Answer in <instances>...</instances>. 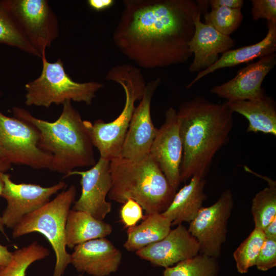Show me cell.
Listing matches in <instances>:
<instances>
[{
	"label": "cell",
	"mask_w": 276,
	"mask_h": 276,
	"mask_svg": "<svg viewBox=\"0 0 276 276\" xmlns=\"http://www.w3.org/2000/svg\"><path fill=\"white\" fill-rule=\"evenodd\" d=\"M113 33L120 51L139 66L163 67L184 63L192 55L188 43L194 19L207 11L209 1L130 0Z\"/></svg>",
	"instance_id": "obj_1"
},
{
	"label": "cell",
	"mask_w": 276,
	"mask_h": 276,
	"mask_svg": "<svg viewBox=\"0 0 276 276\" xmlns=\"http://www.w3.org/2000/svg\"><path fill=\"white\" fill-rule=\"evenodd\" d=\"M233 112L226 101L213 103L196 96L181 103L177 111L182 144L180 182L205 177L214 157L229 140Z\"/></svg>",
	"instance_id": "obj_2"
},
{
	"label": "cell",
	"mask_w": 276,
	"mask_h": 276,
	"mask_svg": "<svg viewBox=\"0 0 276 276\" xmlns=\"http://www.w3.org/2000/svg\"><path fill=\"white\" fill-rule=\"evenodd\" d=\"M59 118L51 122L37 118L27 110L13 108L14 117L31 124L38 131L40 149L52 156L50 170L66 176L78 167L96 163L94 146L79 112L72 101L63 104Z\"/></svg>",
	"instance_id": "obj_3"
},
{
	"label": "cell",
	"mask_w": 276,
	"mask_h": 276,
	"mask_svg": "<svg viewBox=\"0 0 276 276\" xmlns=\"http://www.w3.org/2000/svg\"><path fill=\"white\" fill-rule=\"evenodd\" d=\"M110 172L108 197L121 204L133 200L148 214L165 211L176 192L150 153L138 159L111 160Z\"/></svg>",
	"instance_id": "obj_4"
},
{
	"label": "cell",
	"mask_w": 276,
	"mask_h": 276,
	"mask_svg": "<svg viewBox=\"0 0 276 276\" xmlns=\"http://www.w3.org/2000/svg\"><path fill=\"white\" fill-rule=\"evenodd\" d=\"M106 79L118 83L123 88L125 103L122 111L116 119L108 123L101 119L94 123L86 120L83 122L100 157L111 161L121 157L124 141L135 108V103L142 99L146 84L140 69L128 64L114 66L108 71Z\"/></svg>",
	"instance_id": "obj_5"
},
{
	"label": "cell",
	"mask_w": 276,
	"mask_h": 276,
	"mask_svg": "<svg viewBox=\"0 0 276 276\" xmlns=\"http://www.w3.org/2000/svg\"><path fill=\"white\" fill-rule=\"evenodd\" d=\"M76 192L75 186H71L40 208L26 215L12 229L13 238L32 233L45 237L55 254L52 276H63L71 262V254L66 250L65 226Z\"/></svg>",
	"instance_id": "obj_6"
},
{
	"label": "cell",
	"mask_w": 276,
	"mask_h": 276,
	"mask_svg": "<svg viewBox=\"0 0 276 276\" xmlns=\"http://www.w3.org/2000/svg\"><path fill=\"white\" fill-rule=\"evenodd\" d=\"M42 71L40 76L25 84L27 106L49 107L52 104H63L67 101L84 102L90 105L96 93L103 84L93 81L84 83L74 81L66 73L63 61L49 62L45 51L42 52Z\"/></svg>",
	"instance_id": "obj_7"
},
{
	"label": "cell",
	"mask_w": 276,
	"mask_h": 276,
	"mask_svg": "<svg viewBox=\"0 0 276 276\" xmlns=\"http://www.w3.org/2000/svg\"><path fill=\"white\" fill-rule=\"evenodd\" d=\"M39 140L31 124L0 111V155L10 164L50 170L52 156L39 148Z\"/></svg>",
	"instance_id": "obj_8"
},
{
	"label": "cell",
	"mask_w": 276,
	"mask_h": 276,
	"mask_svg": "<svg viewBox=\"0 0 276 276\" xmlns=\"http://www.w3.org/2000/svg\"><path fill=\"white\" fill-rule=\"evenodd\" d=\"M32 46L41 55L59 34L57 17L47 0H5Z\"/></svg>",
	"instance_id": "obj_9"
},
{
	"label": "cell",
	"mask_w": 276,
	"mask_h": 276,
	"mask_svg": "<svg viewBox=\"0 0 276 276\" xmlns=\"http://www.w3.org/2000/svg\"><path fill=\"white\" fill-rule=\"evenodd\" d=\"M234 204L229 189L224 190L212 205L201 208L188 229L199 246V252L218 258L226 241L227 226Z\"/></svg>",
	"instance_id": "obj_10"
},
{
	"label": "cell",
	"mask_w": 276,
	"mask_h": 276,
	"mask_svg": "<svg viewBox=\"0 0 276 276\" xmlns=\"http://www.w3.org/2000/svg\"><path fill=\"white\" fill-rule=\"evenodd\" d=\"M4 187L1 195L7 205L1 216L4 225L13 229L27 215L38 210L59 191L65 188L63 181L49 187L31 183H16L10 175L2 173Z\"/></svg>",
	"instance_id": "obj_11"
},
{
	"label": "cell",
	"mask_w": 276,
	"mask_h": 276,
	"mask_svg": "<svg viewBox=\"0 0 276 276\" xmlns=\"http://www.w3.org/2000/svg\"><path fill=\"white\" fill-rule=\"evenodd\" d=\"M110 162L100 157L90 169L83 171L73 170L65 176H81V194L73 210L85 212L100 220L110 212L111 203L106 199L112 183Z\"/></svg>",
	"instance_id": "obj_12"
},
{
	"label": "cell",
	"mask_w": 276,
	"mask_h": 276,
	"mask_svg": "<svg viewBox=\"0 0 276 276\" xmlns=\"http://www.w3.org/2000/svg\"><path fill=\"white\" fill-rule=\"evenodd\" d=\"M164 123L158 129L149 153L170 185L176 190L180 183L182 144L177 111L170 107L165 112Z\"/></svg>",
	"instance_id": "obj_13"
},
{
	"label": "cell",
	"mask_w": 276,
	"mask_h": 276,
	"mask_svg": "<svg viewBox=\"0 0 276 276\" xmlns=\"http://www.w3.org/2000/svg\"><path fill=\"white\" fill-rule=\"evenodd\" d=\"M160 81L158 77L146 84L143 97L133 111L123 145L121 157L134 160L149 153L158 130L152 120L151 103Z\"/></svg>",
	"instance_id": "obj_14"
},
{
	"label": "cell",
	"mask_w": 276,
	"mask_h": 276,
	"mask_svg": "<svg viewBox=\"0 0 276 276\" xmlns=\"http://www.w3.org/2000/svg\"><path fill=\"white\" fill-rule=\"evenodd\" d=\"M275 64V53L261 57L240 69L233 79L213 87L211 92L227 102L261 98L265 95L262 83Z\"/></svg>",
	"instance_id": "obj_15"
},
{
	"label": "cell",
	"mask_w": 276,
	"mask_h": 276,
	"mask_svg": "<svg viewBox=\"0 0 276 276\" xmlns=\"http://www.w3.org/2000/svg\"><path fill=\"white\" fill-rule=\"evenodd\" d=\"M199 252L195 238L182 224L171 229L163 239L137 251L142 259L165 268L192 258Z\"/></svg>",
	"instance_id": "obj_16"
},
{
	"label": "cell",
	"mask_w": 276,
	"mask_h": 276,
	"mask_svg": "<svg viewBox=\"0 0 276 276\" xmlns=\"http://www.w3.org/2000/svg\"><path fill=\"white\" fill-rule=\"evenodd\" d=\"M71 263L76 270L92 276H109L116 272L122 252L105 238L91 240L74 248Z\"/></svg>",
	"instance_id": "obj_17"
},
{
	"label": "cell",
	"mask_w": 276,
	"mask_h": 276,
	"mask_svg": "<svg viewBox=\"0 0 276 276\" xmlns=\"http://www.w3.org/2000/svg\"><path fill=\"white\" fill-rule=\"evenodd\" d=\"M194 19L195 31L188 46L194 56L189 67L191 73L199 72L214 64L223 54L235 45L230 36L225 35L212 26L202 22L201 15Z\"/></svg>",
	"instance_id": "obj_18"
},
{
	"label": "cell",
	"mask_w": 276,
	"mask_h": 276,
	"mask_svg": "<svg viewBox=\"0 0 276 276\" xmlns=\"http://www.w3.org/2000/svg\"><path fill=\"white\" fill-rule=\"evenodd\" d=\"M267 33L262 40L255 44L227 51L222 54L214 64L199 72L196 77L188 84L187 88H190L198 80L218 70L234 67L242 63H248L256 58H260L275 53L276 22L267 21Z\"/></svg>",
	"instance_id": "obj_19"
},
{
	"label": "cell",
	"mask_w": 276,
	"mask_h": 276,
	"mask_svg": "<svg viewBox=\"0 0 276 276\" xmlns=\"http://www.w3.org/2000/svg\"><path fill=\"white\" fill-rule=\"evenodd\" d=\"M205 183L204 177L194 175L188 184L176 192L169 206L162 213L172 225L190 223L195 218L206 198Z\"/></svg>",
	"instance_id": "obj_20"
},
{
	"label": "cell",
	"mask_w": 276,
	"mask_h": 276,
	"mask_svg": "<svg viewBox=\"0 0 276 276\" xmlns=\"http://www.w3.org/2000/svg\"><path fill=\"white\" fill-rule=\"evenodd\" d=\"M227 102L233 112L248 120L247 132L276 135V105L271 97L264 95L255 100Z\"/></svg>",
	"instance_id": "obj_21"
},
{
	"label": "cell",
	"mask_w": 276,
	"mask_h": 276,
	"mask_svg": "<svg viewBox=\"0 0 276 276\" xmlns=\"http://www.w3.org/2000/svg\"><path fill=\"white\" fill-rule=\"evenodd\" d=\"M112 231L110 224L85 212L70 210L65 226L66 245L72 249L86 241L105 238Z\"/></svg>",
	"instance_id": "obj_22"
},
{
	"label": "cell",
	"mask_w": 276,
	"mask_h": 276,
	"mask_svg": "<svg viewBox=\"0 0 276 276\" xmlns=\"http://www.w3.org/2000/svg\"><path fill=\"white\" fill-rule=\"evenodd\" d=\"M171 221L162 213L147 214L140 224L128 228L124 247L128 251L136 252L163 239L171 229Z\"/></svg>",
	"instance_id": "obj_23"
},
{
	"label": "cell",
	"mask_w": 276,
	"mask_h": 276,
	"mask_svg": "<svg viewBox=\"0 0 276 276\" xmlns=\"http://www.w3.org/2000/svg\"><path fill=\"white\" fill-rule=\"evenodd\" d=\"M0 43L15 47L41 58L32 46L8 8L5 0H0Z\"/></svg>",
	"instance_id": "obj_24"
},
{
	"label": "cell",
	"mask_w": 276,
	"mask_h": 276,
	"mask_svg": "<svg viewBox=\"0 0 276 276\" xmlns=\"http://www.w3.org/2000/svg\"><path fill=\"white\" fill-rule=\"evenodd\" d=\"M50 250L33 241L12 252L8 264L0 270V276H26L28 268L34 262L49 256Z\"/></svg>",
	"instance_id": "obj_25"
},
{
	"label": "cell",
	"mask_w": 276,
	"mask_h": 276,
	"mask_svg": "<svg viewBox=\"0 0 276 276\" xmlns=\"http://www.w3.org/2000/svg\"><path fill=\"white\" fill-rule=\"evenodd\" d=\"M217 259L200 254L165 268L163 276H218Z\"/></svg>",
	"instance_id": "obj_26"
},
{
	"label": "cell",
	"mask_w": 276,
	"mask_h": 276,
	"mask_svg": "<svg viewBox=\"0 0 276 276\" xmlns=\"http://www.w3.org/2000/svg\"><path fill=\"white\" fill-rule=\"evenodd\" d=\"M251 213L255 227L263 230L276 217V183L272 179L268 186L258 192L252 200Z\"/></svg>",
	"instance_id": "obj_27"
},
{
	"label": "cell",
	"mask_w": 276,
	"mask_h": 276,
	"mask_svg": "<svg viewBox=\"0 0 276 276\" xmlns=\"http://www.w3.org/2000/svg\"><path fill=\"white\" fill-rule=\"evenodd\" d=\"M265 239L262 229L255 228L248 237L238 247L233 254L237 271L246 273L255 266L256 261Z\"/></svg>",
	"instance_id": "obj_28"
},
{
	"label": "cell",
	"mask_w": 276,
	"mask_h": 276,
	"mask_svg": "<svg viewBox=\"0 0 276 276\" xmlns=\"http://www.w3.org/2000/svg\"><path fill=\"white\" fill-rule=\"evenodd\" d=\"M204 18L205 24L229 36L239 27L243 16L241 9L218 7L212 9L209 12L205 11Z\"/></svg>",
	"instance_id": "obj_29"
},
{
	"label": "cell",
	"mask_w": 276,
	"mask_h": 276,
	"mask_svg": "<svg viewBox=\"0 0 276 276\" xmlns=\"http://www.w3.org/2000/svg\"><path fill=\"white\" fill-rule=\"evenodd\" d=\"M261 271H267L276 266V240L266 238L259 253L256 265Z\"/></svg>",
	"instance_id": "obj_30"
},
{
	"label": "cell",
	"mask_w": 276,
	"mask_h": 276,
	"mask_svg": "<svg viewBox=\"0 0 276 276\" xmlns=\"http://www.w3.org/2000/svg\"><path fill=\"white\" fill-rule=\"evenodd\" d=\"M251 16L255 20L261 18L276 22L275 0H252Z\"/></svg>",
	"instance_id": "obj_31"
},
{
	"label": "cell",
	"mask_w": 276,
	"mask_h": 276,
	"mask_svg": "<svg viewBox=\"0 0 276 276\" xmlns=\"http://www.w3.org/2000/svg\"><path fill=\"white\" fill-rule=\"evenodd\" d=\"M143 209L135 201L129 199L121 208L120 217L123 223L126 227H131L144 218Z\"/></svg>",
	"instance_id": "obj_32"
},
{
	"label": "cell",
	"mask_w": 276,
	"mask_h": 276,
	"mask_svg": "<svg viewBox=\"0 0 276 276\" xmlns=\"http://www.w3.org/2000/svg\"><path fill=\"white\" fill-rule=\"evenodd\" d=\"M244 2L243 0H210L209 4L212 9L218 7H226L232 9H241Z\"/></svg>",
	"instance_id": "obj_33"
},
{
	"label": "cell",
	"mask_w": 276,
	"mask_h": 276,
	"mask_svg": "<svg viewBox=\"0 0 276 276\" xmlns=\"http://www.w3.org/2000/svg\"><path fill=\"white\" fill-rule=\"evenodd\" d=\"M87 3L93 9L99 11L110 7L114 3L113 0H88Z\"/></svg>",
	"instance_id": "obj_34"
},
{
	"label": "cell",
	"mask_w": 276,
	"mask_h": 276,
	"mask_svg": "<svg viewBox=\"0 0 276 276\" xmlns=\"http://www.w3.org/2000/svg\"><path fill=\"white\" fill-rule=\"evenodd\" d=\"M12 252L8 247L0 244V270L5 267L9 262Z\"/></svg>",
	"instance_id": "obj_35"
},
{
	"label": "cell",
	"mask_w": 276,
	"mask_h": 276,
	"mask_svg": "<svg viewBox=\"0 0 276 276\" xmlns=\"http://www.w3.org/2000/svg\"><path fill=\"white\" fill-rule=\"evenodd\" d=\"M263 231L266 238L276 240V217Z\"/></svg>",
	"instance_id": "obj_36"
},
{
	"label": "cell",
	"mask_w": 276,
	"mask_h": 276,
	"mask_svg": "<svg viewBox=\"0 0 276 276\" xmlns=\"http://www.w3.org/2000/svg\"><path fill=\"white\" fill-rule=\"evenodd\" d=\"M11 167V164L0 155V172L5 173Z\"/></svg>",
	"instance_id": "obj_37"
},
{
	"label": "cell",
	"mask_w": 276,
	"mask_h": 276,
	"mask_svg": "<svg viewBox=\"0 0 276 276\" xmlns=\"http://www.w3.org/2000/svg\"><path fill=\"white\" fill-rule=\"evenodd\" d=\"M3 172H0V196L3 189L4 187V182L1 176V173ZM0 232L3 233L4 235H6L5 232V226L3 222L1 216L0 215Z\"/></svg>",
	"instance_id": "obj_38"
},
{
	"label": "cell",
	"mask_w": 276,
	"mask_h": 276,
	"mask_svg": "<svg viewBox=\"0 0 276 276\" xmlns=\"http://www.w3.org/2000/svg\"><path fill=\"white\" fill-rule=\"evenodd\" d=\"M83 274L82 273H81L80 274H79V275H78L77 276H83Z\"/></svg>",
	"instance_id": "obj_39"
}]
</instances>
